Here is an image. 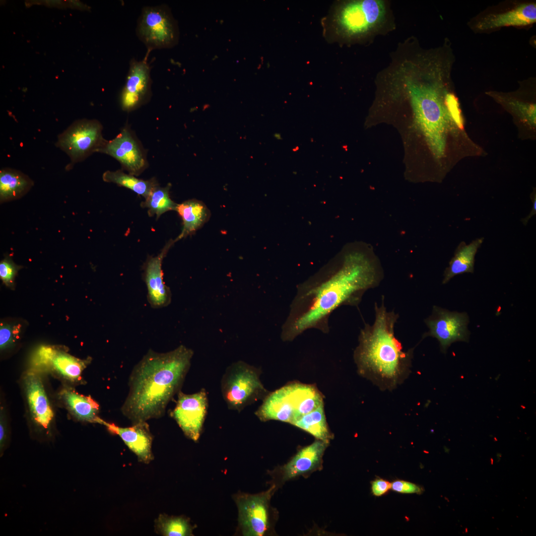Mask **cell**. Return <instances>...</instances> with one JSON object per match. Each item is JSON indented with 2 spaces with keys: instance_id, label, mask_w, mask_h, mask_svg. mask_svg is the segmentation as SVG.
<instances>
[{
  "instance_id": "obj_27",
  "label": "cell",
  "mask_w": 536,
  "mask_h": 536,
  "mask_svg": "<svg viewBox=\"0 0 536 536\" xmlns=\"http://www.w3.org/2000/svg\"><path fill=\"white\" fill-rule=\"evenodd\" d=\"M170 185L164 187H161L158 185L145 198V201L141 202L142 207L148 209L149 216L156 215L158 219L165 212L176 210L177 204L170 198Z\"/></svg>"
},
{
  "instance_id": "obj_31",
  "label": "cell",
  "mask_w": 536,
  "mask_h": 536,
  "mask_svg": "<svg viewBox=\"0 0 536 536\" xmlns=\"http://www.w3.org/2000/svg\"><path fill=\"white\" fill-rule=\"evenodd\" d=\"M391 488L395 491L402 493H420L422 489L419 486L411 482L396 480L391 483Z\"/></svg>"
},
{
  "instance_id": "obj_9",
  "label": "cell",
  "mask_w": 536,
  "mask_h": 536,
  "mask_svg": "<svg viewBox=\"0 0 536 536\" xmlns=\"http://www.w3.org/2000/svg\"><path fill=\"white\" fill-rule=\"evenodd\" d=\"M102 127L95 120H82L74 122L59 135L56 146L70 157L69 166L81 161L106 143Z\"/></svg>"
},
{
  "instance_id": "obj_32",
  "label": "cell",
  "mask_w": 536,
  "mask_h": 536,
  "mask_svg": "<svg viewBox=\"0 0 536 536\" xmlns=\"http://www.w3.org/2000/svg\"><path fill=\"white\" fill-rule=\"evenodd\" d=\"M391 488V483L383 479H377L372 483V491L374 495L379 496L386 493Z\"/></svg>"
},
{
  "instance_id": "obj_29",
  "label": "cell",
  "mask_w": 536,
  "mask_h": 536,
  "mask_svg": "<svg viewBox=\"0 0 536 536\" xmlns=\"http://www.w3.org/2000/svg\"><path fill=\"white\" fill-rule=\"evenodd\" d=\"M20 330L19 325L1 324L0 328V346L1 349L9 347L14 342V338Z\"/></svg>"
},
{
  "instance_id": "obj_6",
  "label": "cell",
  "mask_w": 536,
  "mask_h": 536,
  "mask_svg": "<svg viewBox=\"0 0 536 536\" xmlns=\"http://www.w3.org/2000/svg\"><path fill=\"white\" fill-rule=\"evenodd\" d=\"M259 370L243 361L232 364L221 382L222 397L232 410L240 411L268 395L260 380Z\"/></svg>"
},
{
  "instance_id": "obj_7",
  "label": "cell",
  "mask_w": 536,
  "mask_h": 536,
  "mask_svg": "<svg viewBox=\"0 0 536 536\" xmlns=\"http://www.w3.org/2000/svg\"><path fill=\"white\" fill-rule=\"evenodd\" d=\"M536 22V2L509 0L490 6L472 18L469 27L475 33H486L506 27H523Z\"/></svg>"
},
{
  "instance_id": "obj_5",
  "label": "cell",
  "mask_w": 536,
  "mask_h": 536,
  "mask_svg": "<svg viewBox=\"0 0 536 536\" xmlns=\"http://www.w3.org/2000/svg\"><path fill=\"white\" fill-rule=\"evenodd\" d=\"M323 404V395L316 386L292 382L268 394L255 414L262 421L274 420L292 424Z\"/></svg>"
},
{
  "instance_id": "obj_10",
  "label": "cell",
  "mask_w": 536,
  "mask_h": 536,
  "mask_svg": "<svg viewBox=\"0 0 536 536\" xmlns=\"http://www.w3.org/2000/svg\"><path fill=\"white\" fill-rule=\"evenodd\" d=\"M469 317L466 312L450 311L434 305L431 314L424 320L429 329L422 335L436 338L441 351L446 353L448 348L457 341H469L470 332L468 326Z\"/></svg>"
},
{
  "instance_id": "obj_2",
  "label": "cell",
  "mask_w": 536,
  "mask_h": 536,
  "mask_svg": "<svg viewBox=\"0 0 536 536\" xmlns=\"http://www.w3.org/2000/svg\"><path fill=\"white\" fill-rule=\"evenodd\" d=\"M193 355L182 345L166 353L149 350L131 374L123 414L133 424L162 416L182 386Z\"/></svg>"
},
{
  "instance_id": "obj_24",
  "label": "cell",
  "mask_w": 536,
  "mask_h": 536,
  "mask_svg": "<svg viewBox=\"0 0 536 536\" xmlns=\"http://www.w3.org/2000/svg\"><path fill=\"white\" fill-rule=\"evenodd\" d=\"M320 440L329 443L333 437L326 420L324 404L297 419L292 424Z\"/></svg>"
},
{
  "instance_id": "obj_33",
  "label": "cell",
  "mask_w": 536,
  "mask_h": 536,
  "mask_svg": "<svg viewBox=\"0 0 536 536\" xmlns=\"http://www.w3.org/2000/svg\"><path fill=\"white\" fill-rule=\"evenodd\" d=\"M531 199L533 203L532 208L529 214L526 217L521 219L522 223L525 226H526L529 222L530 219L533 216L536 214V195L535 190V191H533V193L531 195Z\"/></svg>"
},
{
  "instance_id": "obj_23",
  "label": "cell",
  "mask_w": 536,
  "mask_h": 536,
  "mask_svg": "<svg viewBox=\"0 0 536 536\" xmlns=\"http://www.w3.org/2000/svg\"><path fill=\"white\" fill-rule=\"evenodd\" d=\"M33 182L21 172L10 168L0 171V200L1 202L14 200L26 194Z\"/></svg>"
},
{
  "instance_id": "obj_11",
  "label": "cell",
  "mask_w": 536,
  "mask_h": 536,
  "mask_svg": "<svg viewBox=\"0 0 536 536\" xmlns=\"http://www.w3.org/2000/svg\"><path fill=\"white\" fill-rule=\"evenodd\" d=\"M273 487L258 494L242 493L235 497L239 526L243 535L263 536L268 527V502Z\"/></svg>"
},
{
  "instance_id": "obj_19",
  "label": "cell",
  "mask_w": 536,
  "mask_h": 536,
  "mask_svg": "<svg viewBox=\"0 0 536 536\" xmlns=\"http://www.w3.org/2000/svg\"><path fill=\"white\" fill-rule=\"evenodd\" d=\"M329 443L317 440L301 449L282 469L285 480L294 478L316 468L321 463Z\"/></svg>"
},
{
  "instance_id": "obj_4",
  "label": "cell",
  "mask_w": 536,
  "mask_h": 536,
  "mask_svg": "<svg viewBox=\"0 0 536 536\" xmlns=\"http://www.w3.org/2000/svg\"><path fill=\"white\" fill-rule=\"evenodd\" d=\"M392 26L389 6L382 0L338 2L324 21L326 36L343 43L366 41Z\"/></svg>"
},
{
  "instance_id": "obj_13",
  "label": "cell",
  "mask_w": 536,
  "mask_h": 536,
  "mask_svg": "<svg viewBox=\"0 0 536 536\" xmlns=\"http://www.w3.org/2000/svg\"><path fill=\"white\" fill-rule=\"evenodd\" d=\"M151 68L146 58L130 62L126 83L122 91L120 103L125 111H133L145 103L151 94Z\"/></svg>"
},
{
  "instance_id": "obj_21",
  "label": "cell",
  "mask_w": 536,
  "mask_h": 536,
  "mask_svg": "<svg viewBox=\"0 0 536 536\" xmlns=\"http://www.w3.org/2000/svg\"><path fill=\"white\" fill-rule=\"evenodd\" d=\"M506 110L522 121L534 127L536 125V106L534 101H529L518 92L504 93L490 91L486 93Z\"/></svg>"
},
{
  "instance_id": "obj_28",
  "label": "cell",
  "mask_w": 536,
  "mask_h": 536,
  "mask_svg": "<svg viewBox=\"0 0 536 536\" xmlns=\"http://www.w3.org/2000/svg\"><path fill=\"white\" fill-rule=\"evenodd\" d=\"M156 533L166 536H193V527L189 520L182 516H169L161 514L156 520Z\"/></svg>"
},
{
  "instance_id": "obj_3",
  "label": "cell",
  "mask_w": 536,
  "mask_h": 536,
  "mask_svg": "<svg viewBox=\"0 0 536 536\" xmlns=\"http://www.w3.org/2000/svg\"><path fill=\"white\" fill-rule=\"evenodd\" d=\"M374 306L375 321L361 330L354 359L360 375L380 389L391 391L409 375L414 348L403 351L394 333L399 314L387 310L383 296L380 306Z\"/></svg>"
},
{
  "instance_id": "obj_1",
  "label": "cell",
  "mask_w": 536,
  "mask_h": 536,
  "mask_svg": "<svg viewBox=\"0 0 536 536\" xmlns=\"http://www.w3.org/2000/svg\"><path fill=\"white\" fill-rule=\"evenodd\" d=\"M383 272L365 246H346L316 273L300 283L282 326L281 337L290 341L305 331H330L329 317L337 308L357 306L365 292L378 286Z\"/></svg>"
},
{
  "instance_id": "obj_17",
  "label": "cell",
  "mask_w": 536,
  "mask_h": 536,
  "mask_svg": "<svg viewBox=\"0 0 536 536\" xmlns=\"http://www.w3.org/2000/svg\"><path fill=\"white\" fill-rule=\"evenodd\" d=\"M85 363V361L47 346L39 348L32 358L33 365L36 369L50 368L70 380L80 376Z\"/></svg>"
},
{
  "instance_id": "obj_26",
  "label": "cell",
  "mask_w": 536,
  "mask_h": 536,
  "mask_svg": "<svg viewBox=\"0 0 536 536\" xmlns=\"http://www.w3.org/2000/svg\"><path fill=\"white\" fill-rule=\"evenodd\" d=\"M102 178L106 182L113 183L127 188L144 198L158 185L154 179L143 180L134 177V175L125 173L121 170L106 171L103 173Z\"/></svg>"
},
{
  "instance_id": "obj_30",
  "label": "cell",
  "mask_w": 536,
  "mask_h": 536,
  "mask_svg": "<svg viewBox=\"0 0 536 536\" xmlns=\"http://www.w3.org/2000/svg\"><path fill=\"white\" fill-rule=\"evenodd\" d=\"M19 268L9 257H5L0 263V277L3 282L9 285L13 282Z\"/></svg>"
},
{
  "instance_id": "obj_25",
  "label": "cell",
  "mask_w": 536,
  "mask_h": 536,
  "mask_svg": "<svg viewBox=\"0 0 536 536\" xmlns=\"http://www.w3.org/2000/svg\"><path fill=\"white\" fill-rule=\"evenodd\" d=\"M63 397L69 409L82 421L99 423L98 404L90 397H84L69 390H65Z\"/></svg>"
},
{
  "instance_id": "obj_14",
  "label": "cell",
  "mask_w": 536,
  "mask_h": 536,
  "mask_svg": "<svg viewBox=\"0 0 536 536\" xmlns=\"http://www.w3.org/2000/svg\"><path fill=\"white\" fill-rule=\"evenodd\" d=\"M98 152L115 158L132 175L139 174L146 166L143 153L127 129H123L114 139L106 141Z\"/></svg>"
},
{
  "instance_id": "obj_8",
  "label": "cell",
  "mask_w": 536,
  "mask_h": 536,
  "mask_svg": "<svg viewBox=\"0 0 536 536\" xmlns=\"http://www.w3.org/2000/svg\"><path fill=\"white\" fill-rule=\"evenodd\" d=\"M136 33L148 50L170 48L179 39L177 23L166 5L143 7Z\"/></svg>"
},
{
  "instance_id": "obj_18",
  "label": "cell",
  "mask_w": 536,
  "mask_h": 536,
  "mask_svg": "<svg viewBox=\"0 0 536 536\" xmlns=\"http://www.w3.org/2000/svg\"><path fill=\"white\" fill-rule=\"evenodd\" d=\"M26 396L37 426L48 433L54 416L41 379L35 371L27 373L24 378Z\"/></svg>"
},
{
  "instance_id": "obj_15",
  "label": "cell",
  "mask_w": 536,
  "mask_h": 536,
  "mask_svg": "<svg viewBox=\"0 0 536 536\" xmlns=\"http://www.w3.org/2000/svg\"><path fill=\"white\" fill-rule=\"evenodd\" d=\"M175 242V240L169 241L157 256L148 258L144 266L148 301L155 308L166 306L171 302V293L163 281L162 264L164 258Z\"/></svg>"
},
{
  "instance_id": "obj_16",
  "label": "cell",
  "mask_w": 536,
  "mask_h": 536,
  "mask_svg": "<svg viewBox=\"0 0 536 536\" xmlns=\"http://www.w3.org/2000/svg\"><path fill=\"white\" fill-rule=\"evenodd\" d=\"M100 423L105 425L111 433L119 435L139 462L148 464L153 459L151 450L153 438L146 422L134 423L128 427H121L101 419Z\"/></svg>"
},
{
  "instance_id": "obj_22",
  "label": "cell",
  "mask_w": 536,
  "mask_h": 536,
  "mask_svg": "<svg viewBox=\"0 0 536 536\" xmlns=\"http://www.w3.org/2000/svg\"><path fill=\"white\" fill-rule=\"evenodd\" d=\"M182 219L181 233L175 242L194 234L208 219L210 213L206 205L201 201L192 199L177 204L176 210Z\"/></svg>"
},
{
  "instance_id": "obj_20",
  "label": "cell",
  "mask_w": 536,
  "mask_h": 536,
  "mask_svg": "<svg viewBox=\"0 0 536 536\" xmlns=\"http://www.w3.org/2000/svg\"><path fill=\"white\" fill-rule=\"evenodd\" d=\"M484 240V238H476L469 244L462 241L457 247L454 257L449 262V266L444 273L442 284H446L456 275L474 272L475 257Z\"/></svg>"
},
{
  "instance_id": "obj_12",
  "label": "cell",
  "mask_w": 536,
  "mask_h": 536,
  "mask_svg": "<svg viewBox=\"0 0 536 536\" xmlns=\"http://www.w3.org/2000/svg\"><path fill=\"white\" fill-rule=\"evenodd\" d=\"M208 399L205 390L193 394L180 391L172 415L184 434L196 442L201 435L207 413Z\"/></svg>"
}]
</instances>
